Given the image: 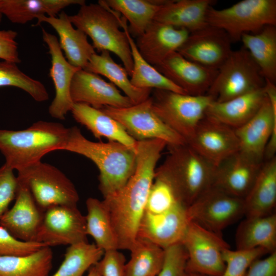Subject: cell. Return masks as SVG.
<instances>
[{"mask_svg":"<svg viewBox=\"0 0 276 276\" xmlns=\"http://www.w3.org/2000/svg\"><path fill=\"white\" fill-rule=\"evenodd\" d=\"M86 205L87 235L92 237L96 246L104 251L119 250L111 220L102 200L90 197L86 200Z\"/></svg>","mask_w":276,"mask_h":276,"instance_id":"d590c367","label":"cell"},{"mask_svg":"<svg viewBox=\"0 0 276 276\" xmlns=\"http://www.w3.org/2000/svg\"><path fill=\"white\" fill-rule=\"evenodd\" d=\"M244 201L246 217L263 216L274 213L276 205V157L264 161Z\"/></svg>","mask_w":276,"mask_h":276,"instance_id":"83f0119b","label":"cell"},{"mask_svg":"<svg viewBox=\"0 0 276 276\" xmlns=\"http://www.w3.org/2000/svg\"><path fill=\"white\" fill-rule=\"evenodd\" d=\"M104 253L95 244L88 241L68 246L63 261L51 276H83L102 259Z\"/></svg>","mask_w":276,"mask_h":276,"instance_id":"74e56055","label":"cell"},{"mask_svg":"<svg viewBox=\"0 0 276 276\" xmlns=\"http://www.w3.org/2000/svg\"><path fill=\"white\" fill-rule=\"evenodd\" d=\"M63 150L83 155L96 165L100 173L99 189L104 198L122 188L135 169V151L116 142L90 141L76 126L70 128Z\"/></svg>","mask_w":276,"mask_h":276,"instance_id":"3957f363","label":"cell"},{"mask_svg":"<svg viewBox=\"0 0 276 276\" xmlns=\"http://www.w3.org/2000/svg\"><path fill=\"white\" fill-rule=\"evenodd\" d=\"M53 259L48 246L26 256H0V276H49Z\"/></svg>","mask_w":276,"mask_h":276,"instance_id":"e575fe53","label":"cell"},{"mask_svg":"<svg viewBox=\"0 0 276 276\" xmlns=\"http://www.w3.org/2000/svg\"><path fill=\"white\" fill-rule=\"evenodd\" d=\"M118 19L122 29L126 33L130 48L133 61V71L130 79L131 83L141 88L158 89L187 94L145 60L128 31L126 20L119 13Z\"/></svg>","mask_w":276,"mask_h":276,"instance_id":"d6a6232c","label":"cell"},{"mask_svg":"<svg viewBox=\"0 0 276 276\" xmlns=\"http://www.w3.org/2000/svg\"><path fill=\"white\" fill-rule=\"evenodd\" d=\"M181 242L187 254V273L222 275L225 268L223 252L229 246L221 234L190 222Z\"/></svg>","mask_w":276,"mask_h":276,"instance_id":"8fae6325","label":"cell"},{"mask_svg":"<svg viewBox=\"0 0 276 276\" xmlns=\"http://www.w3.org/2000/svg\"><path fill=\"white\" fill-rule=\"evenodd\" d=\"M117 120L137 141L159 139L167 146L186 143L180 135L167 126L152 109L150 96L126 107L105 106L101 109Z\"/></svg>","mask_w":276,"mask_h":276,"instance_id":"30bf717a","label":"cell"},{"mask_svg":"<svg viewBox=\"0 0 276 276\" xmlns=\"http://www.w3.org/2000/svg\"><path fill=\"white\" fill-rule=\"evenodd\" d=\"M18 187L17 176L13 170L5 164L0 167V218L8 210L15 199Z\"/></svg>","mask_w":276,"mask_h":276,"instance_id":"ee69618b","label":"cell"},{"mask_svg":"<svg viewBox=\"0 0 276 276\" xmlns=\"http://www.w3.org/2000/svg\"><path fill=\"white\" fill-rule=\"evenodd\" d=\"M267 252L261 248L249 250H232L229 247L223 252L225 268L221 276H244L249 266Z\"/></svg>","mask_w":276,"mask_h":276,"instance_id":"60d3db41","label":"cell"},{"mask_svg":"<svg viewBox=\"0 0 276 276\" xmlns=\"http://www.w3.org/2000/svg\"><path fill=\"white\" fill-rule=\"evenodd\" d=\"M240 41L264 79L276 83V26H266L256 33L244 34Z\"/></svg>","mask_w":276,"mask_h":276,"instance_id":"1f68e13d","label":"cell"},{"mask_svg":"<svg viewBox=\"0 0 276 276\" xmlns=\"http://www.w3.org/2000/svg\"><path fill=\"white\" fill-rule=\"evenodd\" d=\"M152 109L160 119L187 142L214 101L210 95L192 96L154 89Z\"/></svg>","mask_w":276,"mask_h":276,"instance_id":"52a82bcc","label":"cell"},{"mask_svg":"<svg viewBox=\"0 0 276 276\" xmlns=\"http://www.w3.org/2000/svg\"><path fill=\"white\" fill-rule=\"evenodd\" d=\"M111 10L122 15L129 24L128 31L133 37L141 36L154 21L165 0H100Z\"/></svg>","mask_w":276,"mask_h":276,"instance_id":"836d02e7","label":"cell"},{"mask_svg":"<svg viewBox=\"0 0 276 276\" xmlns=\"http://www.w3.org/2000/svg\"><path fill=\"white\" fill-rule=\"evenodd\" d=\"M186 143L215 167L239 150L235 129L206 115Z\"/></svg>","mask_w":276,"mask_h":276,"instance_id":"9a60e30c","label":"cell"},{"mask_svg":"<svg viewBox=\"0 0 276 276\" xmlns=\"http://www.w3.org/2000/svg\"><path fill=\"white\" fill-rule=\"evenodd\" d=\"M19 183L28 188L38 206L44 211L57 205H77L78 192L58 168L40 162L17 173Z\"/></svg>","mask_w":276,"mask_h":276,"instance_id":"9c48e42d","label":"cell"},{"mask_svg":"<svg viewBox=\"0 0 276 276\" xmlns=\"http://www.w3.org/2000/svg\"><path fill=\"white\" fill-rule=\"evenodd\" d=\"M179 204L184 203L172 183L164 175L156 169L154 179L148 194L145 212L151 214H158L167 211Z\"/></svg>","mask_w":276,"mask_h":276,"instance_id":"ab89813d","label":"cell"},{"mask_svg":"<svg viewBox=\"0 0 276 276\" xmlns=\"http://www.w3.org/2000/svg\"><path fill=\"white\" fill-rule=\"evenodd\" d=\"M85 4L83 0H0V12L12 23L25 24L39 16H56L69 6Z\"/></svg>","mask_w":276,"mask_h":276,"instance_id":"4dcf8cb0","label":"cell"},{"mask_svg":"<svg viewBox=\"0 0 276 276\" xmlns=\"http://www.w3.org/2000/svg\"><path fill=\"white\" fill-rule=\"evenodd\" d=\"M188 256L181 243H178L164 249V258L157 276H187Z\"/></svg>","mask_w":276,"mask_h":276,"instance_id":"b9f144b4","label":"cell"},{"mask_svg":"<svg viewBox=\"0 0 276 276\" xmlns=\"http://www.w3.org/2000/svg\"><path fill=\"white\" fill-rule=\"evenodd\" d=\"M85 216L77 205H57L43 212L35 242L51 247L87 242Z\"/></svg>","mask_w":276,"mask_h":276,"instance_id":"5bb4252c","label":"cell"},{"mask_svg":"<svg viewBox=\"0 0 276 276\" xmlns=\"http://www.w3.org/2000/svg\"><path fill=\"white\" fill-rule=\"evenodd\" d=\"M83 70L106 77L111 83L122 90L134 104L147 99L152 92V89L150 88H141L134 86L131 83L124 67L116 62L108 51L93 54Z\"/></svg>","mask_w":276,"mask_h":276,"instance_id":"f546056e","label":"cell"},{"mask_svg":"<svg viewBox=\"0 0 276 276\" xmlns=\"http://www.w3.org/2000/svg\"><path fill=\"white\" fill-rule=\"evenodd\" d=\"M36 25L44 22L49 24L59 36V43L65 54L67 61L72 65L84 69L91 56L96 53L87 36L80 30L75 28L64 11L58 17L40 15L36 17Z\"/></svg>","mask_w":276,"mask_h":276,"instance_id":"cb8c5ba5","label":"cell"},{"mask_svg":"<svg viewBox=\"0 0 276 276\" xmlns=\"http://www.w3.org/2000/svg\"><path fill=\"white\" fill-rule=\"evenodd\" d=\"M99 263L102 276H124L126 259L118 249L104 251Z\"/></svg>","mask_w":276,"mask_h":276,"instance_id":"f6af8a7d","label":"cell"},{"mask_svg":"<svg viewBox=\"0 0 276 276\" xmlns=\"http://www.w3.org/2000/svg\"><path fill=\"white\" fill-rule=\"evenodd\" d=\"M232 42L224 31L208 25L190 33L177 51L190 61L218 70L232 53Z\"/></svg>","mask_w":276,"mask_h":276,"instance_id":"2e32d148","label":"cell"},{"mask_svg":"<svg viewBox=\"0 0 276 276\" xmlns=\"http://www.w3.org/2000/svg\"><path fill=\"white\" fill-rule=\"evenodd\" d=\"M118 15V12L99 1L98 4L80 6L78 12L68 15V18L74 26L90 37L95 50L117 56L130 76L133 71L130 48Z\"/></svg>","mask_w":276,"mask_h":276,"instance_id":"5b68a950","label":"cell"},{"mask_svg":"<svg viewBox=\"0 0 276 276\" xmlns=\"http://www.w3.org/2000/svg\"><path fill=\"white\" fill-rule=\"evenodd\" d=\"M154 67L188 95L192 96L206 95L218 72V70L187 59L177 51Z\"/></svg>","mask_w":276,"mask_h":276,"instance_id":"ffe728a7","label":"cell"},{"mask_svg":"<svg viewBox=\"0 0 276 276\" xmlns=\"http://www.w3.org/2000/svg\"><path fill=\"white\" fill-rule=\"evenodd\" d=\"M191 222L221 234L245 214L244 199L212 186L188 207Z\"/></svg>","mask_w":276,"mask_h":276,"instance_id":"7c38bea8","label":"cell"},{"mask_svg":"<svg viewBox=\"0 0 276 276\" xmlns=\"http://www.w3.org/2000/svg\"><path fill=\"white\" fill-rule=\"evenodd\" d=\"M99 262L88 269L87 276H102Z\"/></svg>","mask_w":276,"mask_h":276,"instance_id":"c3c4849f","label":"cell"},{"mask_svg":"<svg viewBox=\"0 0 276 276\" xmlns=\"http://www.w3.org/2000/svg\"><path fill=\"white\" fill-rule=\"evenodd\" d=\"M15 200L13 206L1 217L0 226L17 240L36 242L44 211L28 188L19 182Z\"/></svg>","mask_w":276,"mask_h":276,"instance_id":"44dd1931","label":"cell"},{"mask_svg":"<svg viewBox=\"0 0 276 276\" xmlns=\"http://www.w3.org/2000/svg\"><path fill=\"white\" fill-rule=\"evenodd\" d=\"M244 276H276V251L254 261Z\"/></svg>","mask_w":276,"mask_h":276,"instance_id":"7dc6e473","label":"cell"},{"mask_svg":"<svg viewBox=\"0 0 276 276\" xmlns=\"http://www.w3.org/2000/svg\"><path fill=\"white\" fill-rule=\"evenodd\" d=\"M265 98L263 87L228 101H214L207 108L205 115L235 129L258 112Z\"/></svg>","mask_w":276,"mask_h":276,"instance_id":"4316f807","label":"cell"},{"mask_svg":"<svg viewBox=\"0 0 276 276\" xmlns=\"http://www.w3.org/2000/svg\"><path fill=\"white\" fill-rule=\"evenodd\" d=\"M41 30L43 40L48 47L51 56L50 76L55 90L54 98L49 107V113L52 118L63 120L71 112L74 104L71 96L73 78L81 68L72 65L67 61L56 36L43 28Z\"/></svg>","mask_w":276,"mask_h":276,"instance_id":"ac0fdd59","label":"cell"},{"mask_svg":"<svg viewBox=\"0 0 276 276\" xmlns=\"http://www.w3.org/2000/svg\"><path fill=\"white\" fill-rule=\"evenodd\" d=\"M71 96L74 103H84L97 109L105 106L122 108L134 104L114 84L83 69L74 76Z\"/></svg>","mask_w":276,"mask_h":276,"instance_id":"d6986e66","label":"cell"},{"mask_svg":"<svg viewBox=\"0 0 276 276\" xmlns=\"http://www.w3.org/2000/svg\"><path fill=\"white\" fill-rule=\"evenodd\" d=\"M71 112L76 122L84 126L96 138L118 142L136 153L137 141L117 120L101 109L84 103H74Z\"/></svg>","mask_w":276,"mask_h":276,"instance_id":"484cf974","label":"cell"},{"mask_svg":"<svg viewBox=\"0 0 276 276\" xmlns=\"http://www.w3.org/2000/svg\"><path fill=\"white\" fill-rule=\"evenodd\" d=\"M129 250L131 258L125 264L124 276H157L163 265L164 249L137 238Z\"/></svg>","mask_w":276,"mask_h":276,"instance_id":"8d00e7d4","label":"cell"},{"mask_svg":"<svg viewBox=\"0 0 276 276\" xmlns=\"http://www.w3.org/2000/svg\"><path fill=\"white\" fill-rule=\"evenodd\" d=\"M167 143L159 139L137 141L135 170L125 186L104 198L118 249L130 250L137 239L156 166Z\"/></svg>","mask_w":276,"mask_h":276,"instance_id":"6da1fadb","label":"cell"},{"mask_svg":"<svg viewBox=\"0 0 276 276\" xmlns=\"http://www.w3.org/2000/svg\"><path fill=\"white\" fill-rule=\"evenodd\" d=\"M190 222L188 206L184 204H179L158 214L145 212L137 238L165 249L181 242Z\"/></svg>","mask_w":276,"mask_h":276,"instance_id":"e0dca14e","label":"cell"},{"mask_svg":"<svg viewBox=\"0 0 276 276\" xmlns=\"http://www.w3.org/2000/svg\"><path fill=\"white\" fill-rule=\"evenodd\" d=\"M235 131L241 152L259 162L275 157L276 101L266 95L258 112Z\"/></svg>","mask_w":276,"mask_h":276,"instance_id":"4fadbf2b","label":"cell"},{"mask_svg":"<svg viewBox=\"0 0 276 276\" xmlns=\"http://www.w3.org/2000/svg\"><path fill=\"white\" fill-rule=\"evenodd\" d=\"M236 249L257 248L267 253L276 251V214L246 217L238 226L236 233Z\"/></svg>","mask_w":276,"mask_h":276,"instance_id":"f1b7e54d","label":"cell"},{"mask_svg":"<svg viewBox=\"0 0 276 276\" xmlns=\"http://www.w3.org/2000/svg\"><path fill=\"white\" fill-rule=\"evenodd\" d=\"M45 244L33 242H24L14 238L0 226V256H26L32 254Z\"/></svg>","mask_w":276,"mask_h":276,"instance_id":"7bdbcfd3","label":"cell"},{"mask_svg":"<svg viewBox=\"0 0 276 276\" xmlns=\"http://www.w3.org/2000/svg\"><path fill=\"white\" fill-rule=\"evenodd\" d=\"M206 22L224 31L232 42L240 41L244 34L276 26V1L243 0L221 9L212 6L208 11Z\"/></svg>","mask_w":276,"mask_h":276,"instance_id":"8992f818","label":"cell"},{"mask_svg":"<svg viewBox=\"0 0 276 276\" xmlns=\"http://www.w3.org/2000/svg\"><path fill=\"white\" fill-rule=\"evenodd\" d=\"M167 147L168 155L156 170L170 181L188 207L213 186L216 167L187 143Z\"/></svg>","mask_w":276,"mask_h":276,"instance_id":"277c9868","label":"cell"},{"mask_svg":"<svg viewBox=\"0 0 276 276\" xmlns=\"http://www.w3.org/2000/svg\"><path fill=\"white\" fill-rule=\"evenodd\" d=\"M17 35V32L12 30H0L1 59L16 64L21 62L16 41Z\"/></svg>","mask_w":276,"mask_h":276,"instance_id":"bcb514c9","label":"cell"},{"mask_svg":"<svg viewBox=\"0 0 276 276\" xmlns=\"http://www.w3.org/2000/svg\"><path fill=\"white\" fill-rule=\"evenodd\" d=\"M214 0H168L158 10L154 21L190 33L208 25L206 15Z\"/></svg>","mask_w":276,"mask_h":276,"instance_id":"d4e9b609","label":"cell"},{"mask_svg":"<svg viewBox=\"0 0 276 276\" xmlns=\"http://www.w3.org/2000/svg\"><path fill=\"white\" fill-rule=\"evenodd\" d=\"M187 276H209L197 273H188Z\"/></svg>","mask_w":276,"mask_h":276,"instance_id":"681fc988","label":"cell"},{"mask_svg":"<svg viewBox=\"0 0 276 276\" xmlns=\"http://www.w3.org/2000/svg\"><path fill=\"white\" fill-rule=\"evenodd\" d=\"M263 162H258L239 150L216 167L213 186L244 199Z\"/></svg>","mask_w":276,"mask_h":276,"instance_id":"7402d4cb","label":"cell"},{"mask_svg":"<svg viewBox=\"0 0 276 276\" xmlns=\"http://www.w3.org/2000/svg\"><path fill=\"white\" fill-rule=\"evenodd\" d=\"M70 128L62 124L38 121L19 130L0 129V151L5 165L17 173L41 162L47 154L63 150Z\"/></svg>","mask_w":276,"mask_h":276,"instance_id":"7a4b0ae2","label":"cell"},{"mask_svg":"<svg viewBox=\"0 0 276 276\" xmlns=\"http://www.w3.org/2000/svg\"><path fill=\"white\" fill-rule=\"evenodd\" d=\"M2 17H3V14L0 12V24H1V21H2Z\"/></svg>","mask_w":276,"mask_h":276,"instance_id":"f907efd6","label":"cell"},{"mask_svg":"<svg viewBox=\"0 0 276 276\" xmlns=\"http://www.w3.org/2000/svg\"><path fill=\"white\" fill-rule=\"evenodd\" d=\"M265 79L248 52L243 47L232 51L218 69L206 95L221 102L263 88Z\"/></svg>","mask_w":276,"mask_h":276,"instance_id":"ba28073f","label":"cell"},{"mask_svg":"<svg viewBox=\"0 0 276 276\" xmlns=\"http://www.w3.org/2000/svg\"><path fill=\"white\" fill-rule=\"evenodd\" d=\"M2 86L19 88L37 102H44L49 99V93L42 83L26 75L16 63L12 62L0 61V87Z\"/></svg>","mask_w":276,"mask_h":276,"instance_id":"f35d334b","label":"cell"},{"mask_svg":"<svg viewBox=\"0 0 276 276\" xmlns=\"http://www.w3.org/2000/svg\"><path fill=\"white\" fill-rule=\"evenodd\" d=\"M189 34L185 29L154 21L136 38L135 43L142 57L154 67L177 51Z\"/></svg>","mask_w":276,"mask_h":276,"instance_id":"603a6c76","label":"cell"}]
</instances>
